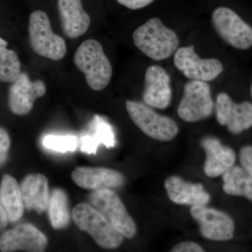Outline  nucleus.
<instances>
[{"mask_svg":"<svg viewBox=\"0 0 252 252\" xmlns=\"http://www.w3.org/2000/svg\"><path fill=\"white\" fill-rule=\"evenodd\" d=\"M61 27L64 35L77 39L89 29L91 18L83 7L81 0H57Z\"/></svg>","mask_w":252,"mask_h":252,"instance_id":"nucleus-16","label":"nucleus"},{"mask_svg":"<svg viewBox=\"0 0 252 252\" xmlns=\"http://www.w3.org/2000/svg\"><path fill=\"white\" fill-rule=\"evenodd\" d=\"M190 213L203 238L217 242L228 241L233 238L234 220L225 212L205 205H195L190 208Z\"/></svg>","mask_w":252,"mask_h":252,"instance_id":"nucleus-9","label":"nucleus"},{"mask_svg":"<svg viewBox=\"0 0 252 252\" xmlns=\"http://www.w3.org/2000/svg\"><path fill=\"white\" fill-rule=\"evenodd\" d=\"M167 196L171 201L182 205H205L210 202V195L201 184L186 182L181 177L171 176L164 183Z\"/></svg>","mask_w":252,"mask_h":252,"instance_id":"nucleus-18","label":"nucleus"},{"mask_svg":"<svg viewBox=\"0 0 252 252\" xmlns=\"http://www.w3.org/2000/svg\"><path fill=\"white\" fill-rule=\"evenodd\" d=\"M216 117L220 126H225L230 133L238 135L252 127V104L235 103L225 93L217 97Z\"/></svg>","mask_w":252,"mask_h":252,"instance_id":"nucleus-11","label":"nucleus"},{"mask_svg":"<svg viewBox=\"0 0 252 252\" xmlns=\"http://www.w3.org/2000/svg\"><path fill=\"white\" fill-rule=\"evenodd\" d=\"M126 107L132 122L151 138L168 142L173 140L178 133V126L175 121L160 115L150 106L137 101L127 100Z\"/></svg>","mask_w":252,"mask_h":252,"instance_id":"nucleus-5","label":"nucleus"},{"mask_svg":"<svg viewBox=\"0 0 252 252\" xmlns=\"http://www.w3.org/2000/svg\"><path fill=\"white\" fill-rule=\"evenodd\" d=\"M74 63L77 69L84 73L91 89L99 91L108 86L112 76V64L99 41L95 39L84 41L74 53Z\"/></svg>","mask_w":252,"mask_h":252,"instance_id":"nucleus-2","label":"nucleus"},{"mask_svg":"<svg viewBox=\"0 0 252 252\" xmlns=\"http://www.w3.org/2000/svg\"><path fill=\"white\" fill-rule=\"evenodd\" d=\"M72 179L81 188L94 190L119 188L125 182L122 173L104 167H76Z\"/></svg>","mask_w":252,"mask_h":252,"instance_id":"nucleus-15","label":"nucleus"},{"mask_svg":"<svg viewBox=\"0 0 252 252\" xmlns=\"http://www.w3.org/2000/svg\"><path fill=\"white\" fill-rule=\"evenodd\" d=\"M241 167L252 177V147L245 146L242 147L239 154Z\"/></svg>","mask_w":252,"mask_h":252,"instance_id":"nucleus-26","label":"nucleus"},{"mask_svg":"<svg viewBox=\"0 0 252 252\" xmlns=\"http://www.w3.org/2000/svg\"><path fill=\"white\" fill-rule=\"evenodd\" d=\"M7 46V41L0 36V81L12 83L21 74V65L17 54Z\"/></svg>","mask_w":252,"mask_h":252,"instance_id":"nucleus-24","label":"nucleus"},{"mask_svg":"<svg viewBox=\"0 0 252 252\" xmlns=\"http://www.w3.org/2000/svg\"><path fill=\"white\" fill-rule=\"evenodd\" d=\"M48 212L50 221L55 229H62L69 223L68 199L63 189H55L50 194Z\"/></svg>","mask_w":252,"mask_h":252,"instance_id":"nucleus-23","label":"nucleus"},{"mask_svg":"<svg viewBox=\"0 0 252 252\" xmlns=\"http://www.w3.org/2000/svg\"><path fill=\"white\" fill-rule=\"evenodd\" d=\"M28 34L32 49L38 56L52 61H60L65 56V41L53 32L49 16L44 11L36 10L32 13Z\"/></svg>","mask_w":252,"mask_h":252,"instance_id":"nucleus-4","label":"nucleus"},{"mask_svg":"<svg viewBox=\"0 0 252 252\" xmlns=\"http://www.w3.org/2000/svg\"><path fill=\"white\" fill-rule=\"evenodd\" d=\"M250 93H251V97H252V84L251 85V88H250Z\"/></svg>","mask_w":252,"mask_h":252,"instance_id":"nucleus-31","label":"nucleus"},{"mask_svg":"<svg viewBox=\"0 0 252 252\" xmlns=\"http://www.w3.org/2000/svg\"><path fill=\"white\" fill-rule=\"evenodd\" d=\"M134 44L141 52L154 61L168 59L180 44L175 32L164 26L158 18H152L137 28L132 34Z\"/></svg>","mask_w":252,"mask_h":252,"instance_id":"nucleus-1","label":"nucleus"},{"mask_svg":"<svg viewBox=\"0 0 252 252\" xmlns=\"http://www.w3.org/2000/svg\"><path fill=\"white\" fill-rule=\"evenodd\" d=\"M45 148L60 153L74 152L78 147V139L72 135H46L42 140Z\"/></svg>","mask_w":252,"mask_h":252,"instance_id":"nucleus-25","label":"nucleus"},{"mask_svg":"<svg viewBox=\"0 0 252 252\" xmlns=\"http://www.w3.org/2000/svg\"><path fill=\"white\" fill-rule=\"evenodd\" d=\"M72 219L79 230L91 235L101 248L116 249L122 245L124 235L92 205L78 204L73 209Z\"/></svg>","mask_w":252,"mask_h":252,"instance_id":"nucleus-3","label":"nucleus"},{"mask_svg":"<svg viewBox=\"0 0 252 252\" xmlns=\"http://www.w3.org/2000/svg\"><path fill=\"white\" fill-rule=\"evenodd\" d=\"M201 146L206 153L204 172L207 177L211 178L220 177L234 165L236 160L234 150L223 145L217 139L204 138Z\"/></svg>","mask_w":252,"mask_h":252,"instance_id":"nucleus-17","label":"nucleus"},{"mask_svg":"<svg viewBox=\"0 0 252 252\" xmlns=\"http://www.w3.org/2000/svg\"><path fill=\"white\" fill-rule=\"evenodd\" d=\"M1 195L8 220L11 223L21 220L24 212L21 188L12 176L6 175L1 183Z\"/></svg>","mask_w":252,"mask_h":252,"instance_id":"nucleus-21","label":"nucleus"},{"mask_svg":"<svg viewBox=\"0 0 252 252\" xmlns=\"http://www.w3.org/2000/svg\"><path fill=\"white\" fill-rule=\"evenodd\" d=\"M215 104L210 86L205 81L190 80L184 87L177 113L186 122L195 123L210 117Z\"/></svg>","mask_w":252,"mask_h":252,"instance_id":"nucleus-7","label":"nucleus"},{"mask_svg":"<svg viewBox=\"0 0 252 252\" xmlns=\"http://www.w3.org/2000/svg\"><path fill=\"white\" fill-rule=\"evenodd\" d=\"M174 64L190 80L205 82L216 79L223 70L220 60L201 59L195 53L193 46L177 49L174 56Z\"/></svg>","mask_w":252,"mask_h":252,"instance_id":"nucleus-10","label":"nucleus"},{"mask_svg":"<svg viewBox=\"0 0 252 252\" xmlns=\"http://www.w3.org/2000/svg\"><path fill=\"white\" fill-rule=\"evenodd\" d=\"M119 4L126 6L127 9L137 10L146 7L152 4L154 0H117Z\"/></svg>","mask_w":252,"mask_h":252,"instance_id":"nucleus-29","label":"nucleus"},{"mask_svg":"<svg viewBox=\"0 0 252 252\" xmlns=\"http://www.w3.org/2000/svg\"><path fill=\"white\" fill-rule=\"evenodd\" d=\"M172 252H203L205 250L198 244L193 242H183L174 246Z\"/></svg>","mask_w":252,"mask_h":252,"instance_id":"nucleus-28","label":"nucleus"},{"mask_svg":"<svg viewBox=\"0 0 252 252\" xmlns=\"http://www.w3.org/2000/svg\"><path fill=\"white\" fill-rule=\"evenodd\" d=\"M172 96L170 77L165 69L158 65L147 68L144 75V103L154 108L166 109Z\"/></svg>","mask_w":252,"mask_h":252,"instance_id":"nucleus-14","label":"nucleus"},{"mask_svg":"<svg viewBox=\"0 0 252 252\" xmlns=\"http://www.w3.org/2000/svg\"><path fill=\"white\" fill-rule=\"evenodd\" d=\"M11 145L9 134L2 127H0V166L7 159L8 154Z\"/></svg>","mask_w":252,"mask_h":252,"instance_id":"nucleus-27","label":"nucleus"},{"mask_svg":"<svg viewBox=\"0 0 252 252\" xmlns=\"http://www.w3.org/2000/svg\"><path fill=\"white\" fill-rule=\"evenodd\" d=\"M45 235L31 223H21L0 236L1 252H41L47 246Z\"/></svg>","mask_w":252,"mask_h":252,"instance_id":"nucleus-13","label":"nucleus"},{"mask_svg":"<svg viewBox=\"0 0 252 252\" xmlns=\"http://www.w3.org/2000/svg\"><path fill=\"white\" fill-rule=\"evenodd\" d=\"M44 81H31L26 72H21L9 87L8 103L11 112L16 115L28 114L33 108L36 99L46 94Z\"/></svg>","mask_w":252,"mask_h":252,"instance_id":"nucleus-12","label":"nucleus"},{"mask_svg":"<svg viewBox=\"0 0 252 252\" xmlns=\"http://www.w3.org/2000/svg\"><path fill=\"white\" fill-rule=\"evenodd\" d=\"M8 222H9V220H8L7 215L5 212L2 200H1V187H0V231L5 228V227L7 225Z\"/></svg>","mask_w":252,"mask_h":252,"instance_id":"nucleus-30","label":"nucleus"},{"mask_svg":"<svg viewBox=\"0 0 252 252\" xmlns=\"http://www.w3.org/2000/svg\"><path fill=\"white\" fill-rule=\"evenodd\" d=\"M212 22L217 34L235 49L247 50L252 46V28L233 10L219 7L213 11Z\"/></svg>","mask_w":252,"mask_h":252,"instance_id":"nucleus-8","label":"nucleus"},{"mask_svg":"<svg viewBox=\"0 0 252 252\" xmlns=\"http://www.w3.org/2000/svg\"><path fill=\"white\" fill-rule=\"evenodd\" d=\"M89 201L124 237L135 236L137 231L135 221L119 195L112 189L94 190L89 195Z\"/></svg>","mask_w":252,"mask_h":252,"instance_id":"nucleus-6","label":"nucleus"},{"mask_svg":"<svg viewBox=\"0 0 252 252\" xmlns=\"http://www.w3.org/2000/svg\"><path fill=\"white\" fill-rule=\"evenodd\" d=\"M93 126V133L81 137V152L87 154H95L100 144H103L107 148L115 147L117 144L115 132L108 122L96 116Z\"/></svg>","mask_w":252,"mask_h":252,"instance_id":"nucleus-20","label":"nucleus"},{"mask_svg":"<svg viewBox=\"0 0 252 252\" xmlns=\"http://www.w3.org/2000/svg\"><path fill=\"white\" fill-rule=\"evenodd\" d=\"M23 203L28 211L41 214L48 209L49 200V181L41 174L26 176L20 185Z\"/></svg>","mask_w":252,"mask_h":252,"instance_id":"nucleus-19","label":"nucleus"},{"mask_svg":"<svg viewBox=\"0 0 252 252\" xmlns=\"http://www.w3.org/2000/svg\"><path fill=\"white\" fill-rule=\"evenodd\" d=\"M223 190L227 195L242 196L252 203V177L242 167H230L222 175Z\"/></svg>","mask_w":252,"mask_h":252,"instance_id":"nucleus-22","label":"nucleus"}]
</instances>
